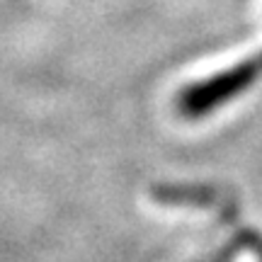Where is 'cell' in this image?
<instances>
[{"mask_svg":"<svg viewBox=\"0 0 262 262\" xmlns=\"http://www.w3.org/2000/svg\"><path fill=\"white\" fill-rule=\"evenodd\" d=\"M262 78V51L255 56H248L241 63L224 68L219 73L209 75L199 83L187 85L178 97V110L187 119H202L214 110H221L224 104L235 100L238 95L250 90Z\"/></svg>","mask_w":262,"mask_h":262,"instance_id":"1","label":"cell"}]
</instances>
